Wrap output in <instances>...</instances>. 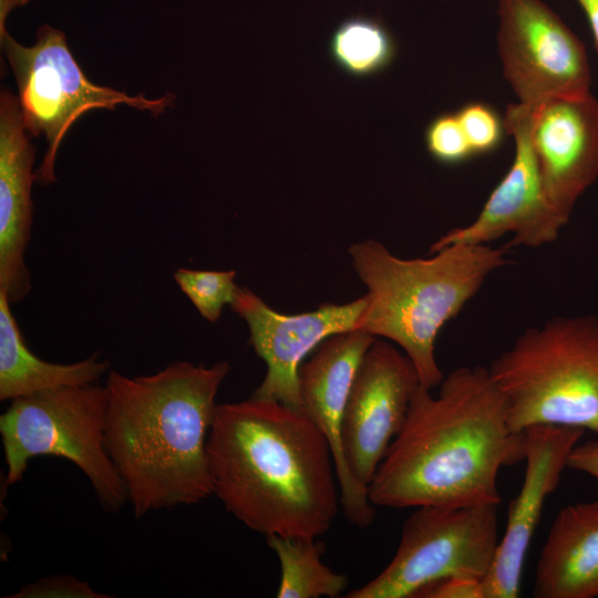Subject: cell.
Here are the masks:
<instances>
[{"mask_svg":"<svg viewBox=\"0 0 598 598\" xmlns=\"http://www.w3.org/2000/svg\"><path fill=\"white\" fill-rule=\"evenodd\" d=\"M506 400L489 370L460 367L436 395L415 391L406 421L368 486L374 506L465 507L499 504L501 467L524 461Z\"/></svg>","mask_w":598,"mask_h":598,"instance_id":"cell-1","label":"cell"},{"mask_svg":"<svg viewBox=\"0 0 598 598\" xmlns=\"http://www.w3.org/2000/svg\"><path fill=\"white\" fill-rule=\"evenodd\" d=\"M207 461L213 495L266 537H319L338 514L329 443L298 409L252 396L217 404Z\"/></svg>","mask_w":598,"mask_h":598,"instance_id":"cell-2","label":"cell"},{"mask_svg":"<svg viewBox=\"0 0 598 598\" xmlns=\"http://www.w3.org/2000/svg\"><path fill=\"white\" fill-rule=\"evenodd\" d=\"M229 363L176 361L147 375L110 370L105 445L134 515L213 495L207 439Z\"/></svg>","mask_w":598,"mask_h":598,"instance_id":"cell-3","label":"cell"},{"mask_svg":"<svg viewBox=\"0 0 598 598\" xmlns=\"http://www.w3.org/2000/svg\"><path fill=\"white\" fill-rule=\"evenodd\" d=\"M349 255L368 290L357 329L399 346L431 390L444 378L435 359L440 330L508 262L507 247L489 245H451L429 258L403 259L367 239Z\"/></svg>","mask_w":598,"mask_h":598,"instance_id":"cell-4","label":"cell"},{"mask_svg":"<svg viewBox=\"0 0 598 598\" xmlns=\"http://www.w3.org/2000/svg\"><path fill=\"white\" fill-rule=\"evenodd\" d=\"M488 370L506 400L513 432L553 424L598 434L596 317H554L528 328Z\"/></svg>","mask_w":598,"mask_h":598,"instance_id":"cell-5","label":"cell"},{"mask_svg":"<svg viewBox=\"0 0 598 598\" xmlns=\"http://www.w3.org/2000/svg\"><path fill=\"white\" fill-rule=\"evenodd\" d=\"M107 391L97 383L40 391L11 401L0 415L4 486L22 481L35 456H58L89 480L101 506L115 514L128 502L105 445Z\"/></svg>","mask_w":598,"mask_h":598,"instance_id":"cell-6","label":"cell"},{"mask_svg":"<svg viewBox=\"0 0 598 598\" xmlns=\"http://www.w3.org/2000/svg\"><path fill=\"white\" fill-rule=\"evenodd\" d=\"M0 42L14 75L25 130L33 136L43 135L48 143L35 171V181L42 185L56 181V152L70 126L82 114L95 109L115 110L124 104L158 115L174 104L173 93L148 99L142 93L128 95L90 82L73 58L64 33L48 24L39 28L31 47L17 42L0 25Z\"/></svg>","mask_w":598,"mask_h":598,"instance_id":"cell-7","label":"cell"},{"mask_svg":"<svg viewBox=\"0 0 598 598\" xmlns=\"http://www.w3.org/2000/svg\"><path fill=\"white\" fill-rule=\"evenodd\" d=\"M498 504L420 506L388 566L348 598H410L450 577L484 579L498 545Z\"/></svg>","mask_w":598,"mask_h":598,"instance_id":"cell-8","label":"cell"},{"mask_svg":"<svg viewBox=\"0 0 598 598\" xmlns=\"http://www.w3.org/2000/svg\"><path fill=\"white\" fill-rule=\"evenodd\" d=\"M498 52L518 103L590 93L586 49L542 0H499Z\"/></svg>","mask_w":598,"mask_h":598,"instance_id":"cell-9","label":"cell"},{"mask_svg":"<svg viewBox=\"0 0 598 598\" xmlns=\"http://www.w3.org/2000/svg\"><path fill=\"white\" fill-rule=\"evenodd\" d=\"M420 385L409 357L394 343L375 339L354 375L341 430L344 463L360 487L368 491Z\"/></svg>","mask_w":598,"mask_h":598,"instance_id":"cell-10","label":"cell"},{"mask_svg":"<svg viewBox=\"0 0 598 598\" xmlns=\"http://www.w3.org/2000/svg\"><path fill=\"white\" fill-rule=\"evenodd\" d=\"M533 110L522 103L508 105L503 122L505 131L515 140L514 161L508 172L477 217L442 235L430 246L431 254L451 245H489L507 234H513L507 246L540 247L559 237L565 224L544 196L532 142Z\"/></svg>","mask_w":598,"mask_h":598,"instance_id":"cell-11","label":"cell"},{"mask_svg":"<svg viewBox=\"0 0 598 598\" xmlns=\"http://www.w3.org/2000/svg\"><path fill=\"white\" fill-rule=\"evenodd\" d=\"M364 296L343 305L324 303L308 312H277L246 287L230 305L248 326L249 342L267 365L252 398L277 401L299 410L298 371L307 355L329 337L357 329Z\"/></svg>","mask_w":598,"mask_h":598,"instance_id":"cell-12","label":"cell"},{"mask_svg":"<svg viewBox=\"0 0 598 598\" xmlns=\"http://www.w3.org/2000/svg\"><path fill=\"white\" fill-rule=\"evenodd\" d=\"M377 338L354 329L322 341L298 371L299 410L326 436L337 470L340 505L348 520L369 526L375 506L368 491L349 474L342 452L341 430L348 395L361 360Z\"/></svg>","mask_w":598,"mask_h":598,"instance_id":"cell-13","label":"cell"},{"mask_svg":"<svg viewBox=\"0 0 598 598\" xmlns=\"http://www.w3.org/2000/svg\"><path fill=\"white\" fill-rule=\"evenodd\" d=\"M584 432L580 427L553 424L533 425L523 431L524 481L509 503L504 536L482 580L484 598L519 596L526 553L545 501L557 488L568 457Z\"/></svg>","mask_w":598,"mask_h":598,"instance_id":"cell-14","label":"cell"},{"mask_svg":"<svg viewBox=\"0 0 598 598\" xmlns=\"http://www.w3.org/2000/svg\"><path fill=\"white\" fill-rule=\"evenodd\" d=\"M532 142L544 196L566 225L578 198L598 177V101L587 93L534 107Z\"/></svg>","mask_w":598,"mask_h":598,"instance_id":"cell-15","label":"cell"},{"mask_svg":"<svg viewBox=\"0 0 598 598\" xmlns=\"http://www.w3.org/2000/svg\"><path fill=\"white\" fill-rule=\"evenodd\" d=\"M22 121L19 99L0 95V290L11 303L31 291L25 250L31 239L35 147Z\"/></svg>","mask_w":598,"mask_h":598,"instance_id":"cell-16","label":"cell"},{"mask_svg":"<svg viewBox=\"0 0 598 598\" xmlns=\"http://www.w3.org/2000/svg\"><path fill=\"white\" fill-rule=\"evenodd\" d=\"M533 596L598 597V501L557 514L538 557Z\"/></svg>","mask_w":598,"mask_h":598,"instance_id":"cell-17","label":"cell"},{"mask_svg":"<svg viewBox=\"0 0 598 598\" xmlns=\"http://www.w3.org/2000/svg\"><path fill=\"white\" fill-rule=\"evenodd\" d=\"M0 290V400L12 401L40 391L97 383L110 371V362L92 354L72 363H55L37 357L27 346Z\"/></svg>","mask_w":598,"mask_h":598,"instance_id":"cell-18","label":"cell"},{"mask_svg":"<svg viewBox=\"0 0 598 598\" xmlns=\"http://www.w3.org/2000/svg\"><path fill=\"white\" fill-rule=\"evenodd\" d=\"M280 564L278 598H334L344 591L347 576L321 561L326 545L311 536H267Z\"/></svg>","mask_w":598,"mask_h":598,"instance_id":"cell-19","label":"cell"},{"mask_svg":"<svg viewBox=\"0 0 598 598\" xmlns=\"http://www.w3.org/2000/svg\"><path fill=\"white\" fill-rule=\"evenodd\" d=\"M396 47L386 28L369 17H350L333 30L328 52L342 72L368 78L385 70L395 56Z\"/></svg>","mask_w":598,"mask_h":598,"instance_id":"cell-20","label":"cell"},{"mask_svg":"<svg viewBox=\"0 0 598 598\" xmlns=\"http://www.w3.org/2000/svg\"><path fill=\"white\" fill-rule=\"evenodd\" d=\"M173 278L198 313L209 322L220 318L224 307L231 305L239 288L235 282V270L179 268Z\"/></svg>","mask_w":598,"mask_h":598,"instance_id":"cell-21","label":"cell"},{"mask_svg":"<svg viewBox=\"0 0 598 598\" xmlns=\"http://www.w3.org/2000/svg\"><path fill=\"white\" fill-rule=\"evenodd\" d=\"M424 141L430 155L442 164H457L474 155L456 114L433 118L425 130Z\"/></svg>","mask_w":598,"mask_h":598,"instance_id":"cell-22","label":"cell"},{"mask_svg":"<svg viewBox=\"0 0 598 598\" xmlns=\"http://www.w3.org/2000/svg\"><path fill=\"white\" fill-rule=\"evenodd\" d=\"M473 154L496 148L502 140L504 122L483 103H470L455 113Z\"/></svg>","mask_w":598,"mask_h":598,"instance_id":"cell-23","label":"cell"},{"mask_svg":"<svg viewBox=\"0 0 598 598\" xmlns=\"http://www.w3.org/2000/svg\"><path fill=\"white\" fill-rule=\"evenodd\" d=\"M74 576L52 575L27 584L6 598H110Z\"/></svg>","mask_w":598,"mask_h":598,"instance_id":"cell-24","label":"cell"},{"mask_svg":"<svg viewBox=\"0 0 598 598\" xmlns=\"http://www.w3.org/2000/svg\"><path fill=\"white\" fill-rule=\"evenodd\" d=\"M422 598H484L482 579L471 577H450L421 590Z\"/></svg>","mask_w":598,"mask_h":598,"instance_id":"cell-25","label":"cell"},{"mask_svg":"<svg viewBox=\"0 0 598 598\" xmlns=\"http://www.w3.org/2000/svg\"><path fill=\"white\" fill-rule=\"evenodd\" d=\"M567 467L587 473L598 481V441L578 443L568 457Z\"/></svg>","mask_w":598,"mask_h":598,"instance_id":"cell-26","label":"cell"},{"mask_svg":"<svg viewBox=\"0 0 598 598\" xmlns=\"http://www.w3.org/2000/svg\"><path fill=\"white\" fill-rule=\"evenodd\" d=\"M577 2L587 16L598 50V0H577Z\"/></svg>","mask_w":598,"mask_h":598,"instance_id":"cell-27","label":"cell"},{"mask_svg":"<svg viewBox=\"0 0 598 598\" xmlns=\"http://www.w3.org/2000/svg\"><path fill=\"white\" fill-rule=\"evenodd\" d=\"M30 0H0V25H4L8 14L16 8L24 6Z\"/></svg>","mask_w":598,"mask_h":598,"instance_id":"cell-28","label":"cell"}]
</instances>
